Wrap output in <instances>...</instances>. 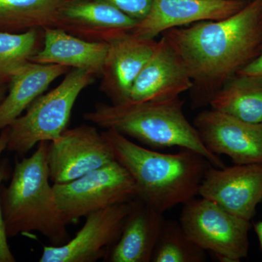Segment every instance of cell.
Here are the masks:
<instances>
[{"instance_id": "obj_5", "label": "cell", "mask_w": 262, "mask_h": 262, "mask_svg": "<svg viewBox=\"0 0 262 262\" xmlns=\"http://www.w3.org/2000/svg\"><path fill=\"white\" fill-rule=\"evenodd\" d=\"M94 74L72 69L59 85L34 100L8 127L6 149L24 155L42 141L50 142L67 129L79 95L94 81Z\"/></svg>"}, {"instance_id": "obj_18", "label": "cell", "mask_w": 262, "mask_h": 262, "mask_svg": "<svg viewBox=\"0 0 262 262\" xmlns=\"http://www.w3.org/2000/svg\"><path fill=\"white\" fill-rule=\"evenodd\" d=\"M70 68L29 61L10 77L9 92L0 102V130L9 127L50 84Z\"/></svg>"}, {"instance_id": "obj_15", "label": "cell", "mask_w": 262, "mask_h": 262, "mask_svg": "<svg viewBox=\"0 0 262 262\" xmlns=\"http://www.w3.org/2000/svg\"><path fill=\"white\" fill-rule=\"evenodd\" d=\"M103 0H70L63 8L59 28L89 41H102L118 31H132L139 23Z\"/></svg>"}, {"instance_id": "obj_1", "label": "cell", "mask_w": 262, "mask_h": 262, "mask_svg": "<svg viewBox=\"0 0 262 262\" xmlns=\"http://www.w3.org/2000/svg\"><path fill=\"white\" fill-rule=\"evenodd\" d=\"M187 70L193 108L211 98L253 61L262 46V0H251L235 14L173 28L161 34Z\"/></svg>"}, {"instance_id": "obj_8", "label": "cell", "mask_w": 262, "mask_h": 262, "mask_svg": "<svg viewBox=\"0 0 262 262\" xmlns=\"http://www.w3.org/2000/svg\"><path fill=\"white\" fill-rule=\"evenodd\" d=\"M114 160L107 140L91 125L66 129L48 144L47 162L53 184L72 182Z\"/></svg>"}, {"instance_id": "obj_26", "label": "cell", "mask_w": 262, "mask_h": 262, "mask_svg": "<svg viewBox=\"0 0 262 262\" xmlns=\"http://www.w3.org/2000/svg\"><path fill=\"white\" fill-rule=\"evenodd\" d=\"M253 227H254L255 232H256V235H257L262 250V221L261 222H257V223L255 224Z\"/></svg>"}, {"instance_id": "obj_17", "label": "cell", "mask_w": 262, "mask_h": 262, "mask_svg": "<svg viewBox=\"0 0 262 262\" xmlns=\"http://www.w3.org/2000/svg\"><path fill=\"white\" fill-rule=\"evenodd\" d=\"M165 219L136 198L120 238L108 253V261L149 262Z\"/></svg>"}, {"instance_id": "obj_11", "label": "cell", "mask_w": 262, "mask_h": 262, "mask_svg": "<svg viewBox=\"0 0 262 262\" xmlns=\"http://www.w3.org/2000/svg\"><path fill=\"white\" fill-rule=\"evenodd\" d=\"M198 195L250 222L262 201V164L210 167Z\"/></svg>"}, {"instance_id": "obj_13", "label": "cell", "mask_w": 262, "mask_h": 262, "mask_svg": "<svg viewBox=\"0 0 262 262\" xmlns=\"http://www.w3.org/2000/svg\"><path fill=\"white\" fill-rule=\"evenodd\" d=\"M247 3L242 0H151L147 14L132 32L155 39L169 29L229 18Z\"/></svg>"}, {"instance_id": "obj_22", "label": "cell", "mask_w": 262, "mask_h": 262, "mask_svg": "<svg viewBox=\"0 0 262 262\" xmlns=\"http://www.w3.org/2000/svg\"><path fill=\"white\" fill-rule=\"evenodd\" d=\"M37 29L0 32V77H10L37 53Z\"/></svg>"}, {"instance_id": "obj_6", "label": "cell", "mask_w": 262, "mask_h": 262, "mask_svg": "<svg viewBox=\"0 0 262 262\" xmlns=\"http://www.w3.org/2000/svg\"><path fill=\"white\" fill-rule=\"evenodd\" d=\"M53 189L67 225L93 212L137 198L130 174L116 160L72 182L53 184Z\"/></svg>"}, {"instance_id": "obj_2", "label": "cell", "mask_w": 262, "mask_h": 262, "mask_svg": "<svg viewBox=\"0 0 262 262\" xmlns=\"http://www.w3.org/2000/svg\"><path fill=\"white\" fill-rule=\"evenodd\" d=\"M102 134L115 160L130 174L137 198L163 214L198 195L205 174L213 166L204 157L187 148L165 154L146 149L111 129Z\"/></svg>"}, {"instance_id": "obj_27", "label": "cell", "mask_w": 262, "mask_h": 262, "mask_svg": "<svg viewBox=\"0 0 262 262\" xmlns=\"http://www.w3.org/2000/svg\"><path fill=\"white\" fill-rule=\"evenodd\" d=\"M1 96H2V95H1V90H0V102H1Z\"/></svg>"}, {"instance_id": "obj_23", "label": "cell", "mask_w": 262, "mask_h": 262, "mask_svg": "<svg viewBox=\"0 0 262 262\" xmlns=\"http://www.w3.org/2000/svg\"><path fill=\"white\" fill-rule=\"evenodd\" d=\"M8 141V129L6 127L0 134V155L6 149ZM1 174H0V183H1ZM14 261H15L14 256L10 251L9 245L8 244V234L5 228L1 199H0V262Z\"/></svg>"}, {"instance_id": "obj_24", "label": "cell", "mask_w": 262, "mask_h": 262, "mask_svg": "<svg viewBox=\"0 0 262 262\" xmlns=\"http://www.w3.org/2000/svg\"><path fill=\"white\" fill-rule=\"evenodd\" d=\"M140 21L147 14L151 0H103Z\"/></svg>"}, {"instance_id": "obj_16", "label": "cell", "mask_w": 262, "mask_h": 262, "mask_svg": "<svg viewBox=\"0 0 262 262\" xmlns=\"http://www.w3.org/2000/svg\"><path fill=\"white\" fill-rule=\"evenodd\" d=\"M43 30L44 46L32 57L30 61L82 69L95 75L102 74L107 43L86 40L56 27Z\"/></svg>"}, {"instance_id": "obj_10", "label": "cell", "mask_w": 262, "mask_h": 262, "mask_svg": "<svg viewBox=\"0 0 262 262\" xmlns=\"http://www.w3.org/2000/svg\"><path fill=\"white\" fill-rule=\"evenodd\" d=\"M204 145L234 165L262 164V123H251L217 110H204L193 124Z\"/></svg>"}, {"instance_id": "obj_9", "label": "cell", "mask_w": 262, "mask_h": 262, "mask_svg": "<svg viewBox=\"0 0 262 262\" xmlns=\"http://www.w3.org/2000/svg\"><path fill=\"white\" fill-rule=\"evenodd\" d=\"M132 209V202L90 213L75 237L61 246H45L40 262H94L107 258Z\"/></svg>"}, {"instance_id": "obj_4", "label": "cell", "mask_w": 262, "mask_h": 262, "mask_svg": "<svg viewBox=\"0 0 262 262\" xmlns=\"http://www.w3.org/2000/svg\"><path fill=\"white\" fill-rule=\"evenodd\" d=\"M47 141L37 144L29 158L15 163L9 187L1 200L8 237L38 232L52 246L70 241L57 203L47 162Z\"/></svg>"}, {"instance_id": "obj_28", "label": "cell", "mask_w": 262, "mask_h": 262, "mask_svg": "<svg viewBox=\"0 0 262 262\" xmlns=\"http://www.w3.org/2000/svg\"><path fill=\"white\" fill-rule=\"evenodd\" d=\"M242 1L247 2V3H248V2L251 1V0H242Z\"/></svg>"}, {"instance_id": "obj_21", "label": "cell", "mask_w": 262, "mask_h": 262, "mask_svg": "<svg viewBox=\"0 0 262 262\" xmlns=\"http://www.w3.org/2000/svg\"><path fill=\"white\" fill-rule=\"evenodd\" d=\"M206 251L189 238L180 222L165 220L152 256V262H203Z\"/></svg>"}, {"instance_id": "obj_20", "label": "cell", "mask_w": 262, "mask_h": 262, "mask_svg": "<svg viewBox=\"0 0 262 262\" xmlns=\"http://www.w3.org/2000/svg\"><path fill=\"white\" fill-rule=\"evenodd\" d=\"M70 0H0V32L59 28L62 10Z\"/></svg>"}, {"instance_id": "obj_25", "label": "cell", "mask_w": 262, "mask_h": 262, "mask_svg": "<svg viewBox=\"0 0 262 262\" xmlns=\"http://www.w3.org/2000/svg\"><path fill=\"white\" fill-rule=\"evenodd\" d=\"M239 75L262 76V46L259 54L251 63L239 71Z\"/></svg>"}, {"instance_id": "obj_12", "label": "cell", "mask_w": 262, "mask_h": 262, "mask_svg": "<svg viewBox=\"0 0 262 262\" xmlns=\"http://www.w3.org/2000/svg\"><path fill=\"white\" fill-rule=\"evenodd\" d=\"M103 42L108 45L102 74L103 91L113 103L125 102L133 84L154 52L158 41L118 31L108 34Z\"/></svg>"}, {"instance_id": "obj_3", "label": "cell", "mask_w": 262, "mask_h": 262, "mask_svg": "<svg viewBox=\"0 0 262 262\" xmlns=\"http://www.w3.org/2000/svg\"><path fill=\"white\" fill-rule=\"evenodd\" d=\"M180 98L165 101L98 103L84 119L153 148H187L199 153L215 168L225 163L203 144L198 130L184 115Z\"/></svg>"}, {"instance_id": "obj_14", "label": "cell", "mask_w": 262, "mask_h": 262, "mask_svg": "<svg viewBox=\"0 0 262 262\" xmlns=\"http://www.w3.org/2000/svg\"><path fill=\"white\" fill-rule=\"evenodd\" d=\"M192 86V81L182 62L162 37L134 81L128 101L142 102L173 99L190 91Z\"/></svg>"}, {"instance_id": "obj_7", "label": "cell", "mask_w": 262, "mask_h": 262, "mask_svg": "<svg viewBox=\"0 0 262 262\" xmlns=\"http://www.w3.org/2000/svg\"><path fill=\"white\" fill-rule=\"evenodd\" d=\"M179 222L189 238L220 261L238 262L247 257L249 221L213 202L193 198L184 204Z\"/></svg>"}, {"instance_id": "obj_19", "label": "cell", "mask_w": 262, "mask_h": 262, "mask_svg": "<svg viewBox=\"0 0 262 262\" xmlns=\"http://www.w3.org/2000/svg\"><path fill=\"white\" fill-rule=\"evenodd\" d=\"M211 108L244 121L262 123V76L234 75L211 98Z\"/></svg>"}]
</instances>
